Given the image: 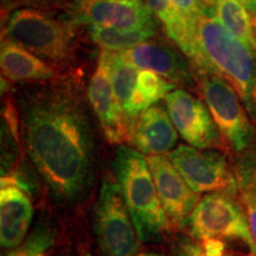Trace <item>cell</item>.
Instances as JSON below:
<instances>
[{
  "instance_id": "1",
  "label": "cell",
  "mask_w": 256,
  "mask_h": 256,
  "mask_svg": "<svg viewBox=\"0 0 256 256\" xmlns=\"http://www.w3.org/2000/svg\"><path fill=\"white\" fill-rule=\"evenodd\" d=\"M23 146L54 200L75 206L95 182L96 144L80 69L23 82L14 96Z\"/></svg>"
},
{
  "instance_id": "2",
  "label": "cell",
  "mask_w": 256,
  "mask_h": 256,
  "mask_svg": "<svg viewBox=\"0 0 256 256\" xmlns=\"http://www.w3.org/2000/svg\"><path fill=\"white\" fill-rule=\"evenodd\" d=\"M197 54L192 68L206 69L223 78L235 89L256 124V50L242 43L214 16H202L196 28Z\"/></svg>"
},
{
  "instance_id": "3",
  "label": "cell",
  "mask_w": 256,
  "mask_h": 256,
  "mask_svg": "<svg viewBox=\"0 0 256 256\" xmlns=\"http://www.w3.org/2000/svg\"><path fill=\"white\" fill-rule=\"evenodd\" d=\"M113 172L132 216L138 236L144 242L162 241L171 224L142 152L120 145L115 151Z\"/></svg>"
},
{
  "instance_id": "4",
  "label": "cell",
  "mask_w": 256,
  "mask_h": 256,
  "mask_svg": "<svg viewBox=\"0 0 256 256\" xmlns=\"http://www.w3.org/2000/svg\"><path fill=\"white\" fill-rule=\"evenodd\" d=\"M2 38L18 44L62 72L74 69L78 56V26L42 10H14L2 28Z\"/></svg>"
},
{
  "instance_id": "5",
  "label": "cell",
  "mask_w": 256,
  "mask_h": 256,
  "mask_svg": "<svg viewBox=\"0 0 256 256\" xmlns=\"http://www.w3.org/2000/svg\"><path fill=\"white\" fill-rule=\"evenodd\" d=\"M197 88L218 127L224 144L241 154L256 142L254 124L241 98L232 86L217 74L194 68Z\"/></svg>"
},
{
  "instance_id": "6",
  "label": "cell",
  "mask_w": 256,
  "mask_h": 256,
  "mask_svg": "<svg viewBox=\"0 0 256 256\" xmlns=\"http://www.w3.org/2000/svg\"><path fill=\"white\" fill-rule=\"evenodd\" d=\"M184 226L196 240H236L246 246L250 256H256V244L244 210L229 192L216 191L204 196Z\"/></svg>"
},
{
  "instance_id": "7",
  "label": "cell",
  "mask_w": 256,
  "mask_h": 256,
  "mask_svg": "<svg viewBox=\"0 0 256 256\" xmlns=\"http://www.w3.org/2000/svg\"><path fill=\"white\" fill-rule=\"evenodd\" d=\"M94 230L101 256H136L139 236L119 184L102 180L95 206Z\"/></svg>"
},
{
  "instance_id": "8",
  "label": "cell",
  "mask_w": 256,
  "mask_h": 256,
  "mask_svg": "<svg viewBox=\"0 0 256 256\" xmlns=\"http://www.w3.org/2000/svg\"><path fill=\"white\" fill-rule=\"evenodd\" d=\"M63 19L75 26L158 28L154 14L144 0H75Z\"/></svg>"
},
{
  "instance_id": "9",
  "label": "cell",
  "mask_w": 256,
  "mask_h": 256,
  "mask_svg": "<svg viewBox=\"0 0 256 256\" xmlns=\"http://www.w3.org/2000/svg\"><path fill=\"white\" fill-rule=\"evenodd\" d=\"M168 158L188 186L198 194L216 191L236 194L234 168L220 151L179 145L168 152Z\"/></svg>"
},
{
  "instance_id": "10",
  "label": "cell",
  "mask_w": 256,
  "mask_h": 256,
  "mask_svg": "<svg viewBox=\"0 0 256 256\" xmlns=\"http://www.w3.org/2000/svg\"><path fill=\"white\" fill-rule=\"evenodd\" d=\"M170 118L178 133L191 146L223 150L224 140L206 104L184 89H176L164 98Z\"/></svg>"
},
{
  "instance_id": "11",
  "label": "cell",
  "mask_w": 256,
  "mask_h": 256,
  "mask_svg": "<svg viewBox=\"0 0 256 256\" xmlns=\"http://www.w3.org/2000/svg\"><path fill=\"white\" fill-rule=\"evenodd\" d=\"M88 100L106 139L112 144L130 142L128 121L115 94L110 75V51L102 50L88 87Z\"/></svg>"
},
{
  "instance_id": "12",
  "label": "cell",
  "mask_w": 256,
  "mask_h": 256,
  "mask_svg": "<svg viewBox=\"0 0 256 256\" xmlns=\"http://www.w3.org/2000/svg\"><path fill=\"white\" fill-rule=\"evenodd\" d=\"M147 162L170 224L174 228H184L200 200V194L188 186L168 156L151 154L147 156Z\"/></svg>"
},
{
  "instance_id": "13",
  "label": "cell",
  "mask_w": 256,
  "mask_h": 256,
  "mask_svg": "<svg viewBox=\"0 0 256 256\" xmlns=\"http://www.w3.org/2000/svg\"><path fill=\"white\" fill-rule=\"evenodd\" d=\"M120 52L136 68L158 74L174 86L192 88L197 84L190 60L168 42L151 40Z\"/></svg>"
},
{
  "instance_id": "14",
  "label": "cell",
  "mask_w": 256,
  "mask_h": 256,
  "mask_svg": "<svg viewBox=\"0 0 256 256\" xmlns=\"http://www.w3.org/2000/svg\"><path fill=\"white\" fill-rule=\"evenodd\" d=\"M162 106L154 104L128 121L130 144L146 154L171 152L177 145L178 130Z\"/></svg>"
},
{
  "instance_id": "15",
  "label": "cell",
  "mask_w": 256,
  "mask_h": 256,
  "mask_svg": "<svg viewBox=\"0 0 256 256\" xmlns=\"http://www.w3.org/2000/svg\"><path fill=\"white\" fill-rule=\"evenodd\" d=\"M31 202L16 186L0 191V242L4 248H17L23 242L32 220Z\"/></svg>"
},
{
  "instance_id": "16",
  "label": "cell",
  "mask_w": 256,
  "mask_h": 256,
  "mask_svg": "<svg viewBox=\"0 0 256 256\" xmlns=\"http://www.w3.org/2000/svg\"><path fill=\"white\" fill-rule=\"evenodd\" d=\"M0 64L2 78L10 82H38L56 78L60 72L14 42L2 40Z\"/></svg>"
},
{
  "instance_id": "17",
  "label": "cell",
  "mask_w": 256,
  "mask_h": 256,
  "mask_svg": "<svg viewBox=\"0 0 256 256\" xmlns=\"http://www.w3.org/2000/svg\"><path fill=\"white\" fill-rule=\"evenodd\" d=\"M165 28L168 37L178 49L192 60L197 54V22H192L179 10L174 0H144Z\"/></svg>"
},
{
  "instance_id": "18",
  "label": "cell",
  "mask_w": 256,
  "mask_h": 256,
  "mask_svg": "<svg viewBox=\"0 0 256 256\" xmlns=\"http://www.w3.org/2000/svg\"><path fill=\"white\" fill-rule=\"evenodd\" d=\"M236 194L244 210L256 244V142L238 154L234 165Z\"/></svg>"
},
{
  "instance_id": "19",
  "label": "cell",
  "mask_w": 256,
  "mask_h": 256,
  "mask_svg": "<svg viewBox=\"0 0 256 256\" xmlns=\"http://www.w3.org/2000/svg\"><path fill=\"white\" fill-rule=\"evenodd\" d=\"M5 102L2 112V176L14 171V165L18 164L22 152V130L20 118L14 98L6 90Z\"/></svg>"
},
{
  "instance_id": "20",
  "label": "cell",
  "mask_w": 256,
  "mask_h": 256,
  "mask_svg": "<svg viewBox=\"0 0 256 256\" xmlns=\"http://www.w3.org/2000/svg\"><path fill=\"white\" fill-rule=\"evenodd\" d=\"M174 83L168 82L158 74L150 70H140L136 90L124 113L127 121L134 119L144 110L158 104L162 98H166V95L174 92Z\"/></svg>"
},
{
  "instance_id": "21",
  "label": "cell",
  "mask_w": 256,
  "mask_h": 256,
  "mask_svg": "<svg viewBox=\"0 0 256 256\" xmlns=\"http://www.w3.org/2000/svg\"><path fill=\"white\" fill-rule=\"evenodd\" d=\"M216 19L229 34L256 50V34L252 18L238 0H217Z\"/></svg>"
},
{
  "instance_id": "22",
  "label": "cell",
  "mask_w": 256,
  "mask_h": 256,
  "mask_svg": "<svg viewBox=\"0 0 256 256\" xmlns=\"http://www.w3.org/2000/svg\"><path fill=\"white\" fill-rule=\"evenodd\" d=\"M89 37L95 44L108 51H124L153 40L158 28H118L110 26H87Z\"/></svg>"
},
{
  "instance_id": "23",
  "label": "cell",
  "mask_w": 256,
  "mask_h": 256,
  "mask_svg": "<svg viewBox=\"0 0 256 256\" xmlns=\"http://www.w3.org/2000/svg\"><path fill=\"white\" fill-rule=\"evenodd\" d=\"M110 64L115 94L126 113L136 90L140 70L124 60L120 51H110Z\"/></svg>"
},
{
  "instance_id": "24",
  "label": "cell",
  "mask_w": 256,
  "mask_h": 256,
  "mask_svg": "<svg viewBox=\"0 0 256 256\" xmlns=\"http://www.w3.org/2000/svg\"><path fill=\"white\" fill-rule=\"evenodd\" d=\"M55 238V232L50 222L40 220L34 232L25 240L24 243L14 248L8 256H38L44 250L51 247Z\"/></svg>"
},
{
  "instance_id": "25",
  "label": "cell",
  "mask_w": 256,
  "mask_h": 256,
  "mask_svg": "<svg viewBox=\"0 0 256 256\" xmlns=\"http://www.w3.org/2000/svg\"><path fill=\"white\" fill-rule=\"evenodd\" d=\"M75 0H2V14L8 16L18 8H36L42 11L66 8Z\"/></svg>"
},
{
  "instance_id": "26",
  "label": "cell",
  "mask_w": 256,
  "mask_h": 256,
  "mask_svg": "<svg viewBox=\"0 0 256 256\" xmlns=\"http://www.w3.org/2000/svg\"><path fill=\"white\" fill-rule=\"evenodd\" d=\"M183 14L192 22H197L202 16H212L214 11L203 0H174Z\"/></svg>"
},
{
  "instance_id": "27",
  "label": "cell",
  "mask_w": 256,
  "mask_h": 256,
  "mask_svg": "<svg viewBox=\"0 0 256 256\" xmlns=\"http://www.w3.org/2000/svg\"><path fill=\"white\" fill-rule=\"evenodd\" d=\"M174 256H206L202 250L200 241H192L188 238L178 240L174 244ZM224 256H235L232 252H226Z\"/></svg>"
},
{
  "instance_id": "28",
  "label": "cell",
  "mask_w": 256,
  "mask_h": 256,
  "mask_svg": "<svg viewBox=\"0 0 256 256\" xmlns=\"http://www.w3.org/2000/svg\"><path fill=\"white\" fill-rule=\"evenodd\" d=\"M247 8V11L250 14L252 18L256 17V0H238Z\"/></svg>"
},
{
  "instance_id": "29",
  "label": "cell",
  "mask_w": 256,
  "mask_h": 256,
  "mask_svg": "<svg viewBox=\"0 0 256 256\" xmlns=\"http://www.w3.org/2000/svg\"><path fill=\"white\" fill-rule=\"evenodd\" d=\"M203 2H206L208 8H210L212 11H215V6H216L217 0H203Z\"/></svg>"
},
{
  "instance_id": "30",
  "label": "cell",
  "mask_w": 256,
  "mask_h": 256,
  "mask_svg": "<svg viewBox=\"0 0 256 256\" xmlns=\"http://www.w3.org/2000/svg\"><path fill=\"white\" fill-rule=\"evenodd\" d=\"M136 256H164V255L159 254V252H139V254H136Z\"/></svg>"
},
{
  "instance_id": "31",
  "label": "cell",
  "mask_w": 256,
  "mask_h": 256,
  "mask_svg": "<svg viewBox=\"0 0 256 256\" xmlns=\"http://www.w3.org/2000/svg\"><path fill=\"white\" fill-rule=\"evenodd\" d=\"M252 24H254V28H255V34H256V17L252 18Z\"/></svg>"
},
{
  "instance_id": "32",
  "label": "cell",
  "mask_w": 256,
  "mask_h": 256,
  "mask_svg": "<svg viewBox=\"0 0 256 256\" xmlns=\"http://www.w3.org/2000/svg\"><path fill=\"white\" fill-rule=\"evenodd\" d=\"M38 256H44V255H43V254H40V255H38Z\"/></svg>"
},
{
  "instance_id": "33",
  "label": "cell",
  "mask_w": 256,
  "mask_h": 256,
  "mask_svg": "<svg viewBox=\"0 0 256 256\" xmlns=\"http://www.w3.org/2000/svg\"><path fill=\"white\" fill-rule=\"evenodd\" d=\"M86 256H89V255H86Z\"/></svg>"
}]
</instances>
